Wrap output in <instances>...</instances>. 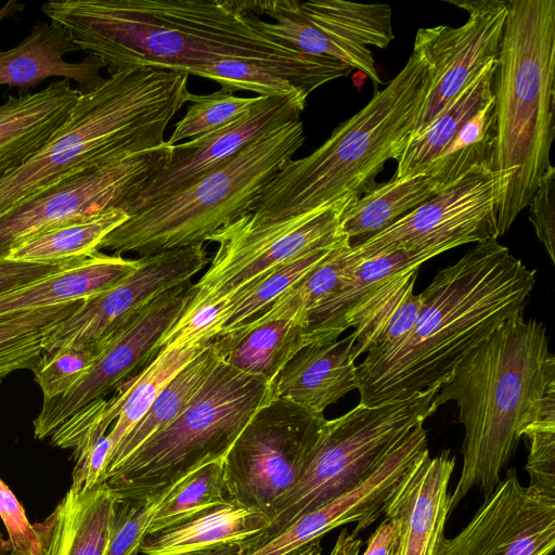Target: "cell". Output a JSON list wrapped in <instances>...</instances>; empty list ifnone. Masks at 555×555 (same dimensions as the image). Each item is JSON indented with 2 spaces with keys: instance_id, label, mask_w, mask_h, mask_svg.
<instances>
[{
  "instance_id": "obj_34",
  "label": "cell",
  "mask_w": 555,
  "mask_h": 555,
  "mask_svg": "<svg viewBox=\"0 0 555 555\" xmlns=\"http://www.w3.org/2000/svg\"><path fill=\"white\" fill-rule=\"evenodd\" d=\"M220 357L214 340L194 357L160 391L145 415L108 456L105 476L124 462L151 436L169 425L183 410Z\"/></svg>"
},
{
  "instance_id": "obj_20",
  "label": "cell",
  "mask_w": 555,
  "mask_h": 555,
  "mask_svg": "<svg viewBox=\"0 0 555 555\" xmlns=\"http://www.w3.org/2000/svg\"><path fill=\"white\" fill-rule=\"evenodd\" d=\"M447 251L442 247L397 250L361 260L343 285L305 320V344L337 340L370 318L421 264Z\"/></svg>"
},
{
  "instance_id": "obj_31",
  "label": "cell",
  "mask_w": 555,
  "mask_h": 555,
  "mask_svg": "<svg viewBox=\"0 0 555 555\" xmlns=\"http://www.w3.org/2000/svg\"><path fill=\"white\" fill-rule=\"evenodd\" d=\"M496 61L488 63L421 133L409 139L396 159L397 169L392 178L425 172L461 127L493 99Z\"/></svg>"
},
{
  "instance_id": "obj_30",
  "label": "cell",
  "mask_w": 555,
  "mask_h": 555,
  "mask_svg": "<svg viewBox=\"0 0 555 555\" xmlns=\"http://www.w3.org/2000/svg\"><path fill=\"white\" fill-rule=\"evenodd\" d=\"M138 266L139 258L98 250L64 270L0 295V317L86 299L116 284Z\"/></svg>"
},
{
  "instance_id": "obj_29",
  "label": "cell",
  "mask_w": 555,
  "mask_h": 555,
  "mask_svg": "<svg viewBox=\"0 0 555 555\" xmlns=\"http://www.w3.org/2000/svg\"><path fill=\"white\" fill-rule=\"evenodd\" d=\"M269 525L270 518L264 512L228 501L185 522L146 534L140 553L199 555L228 546H241Z\"/></svg>"
},
{
  "instance_id": "obj_13",
  "label": "cell",
  "mask_w": 555,
  "mask_h": 555,
  "mask_svg": "<svg viewBox=\"0 0 555 555\" xmlns=\"http://www.w3.org/2000/svg\"><path fill=\"white\" fill-rule=\"evenodd\" d=\"M193 295L190 282L176 286L142 308L124 323L96 351L94 360L81 378L65 395L43 400L34 421V436L46 439L72 415L104 399L143 370L159 352L158 341L178 321Z\"/></svg>"
},
{
  "instance_id": "obj_2",
  "label": "cell",
  "mask_w": 555,
  "mask_h": 555,
  "mask_svg": "<svg viewBox=\"0 0 555 555\" xmlns=\"http://www.w3.org/2000/svg\"><path fill=\"white\" fill-rule=\"evenodd\" d=\"M450 400L465 429L451 514L474 487L483 498L494 491L531 425L555 424V357L543 323L524 312L506 320L459 363L434 403Z\"/></svg>"
},
{
  "instance_id": "obj_12",
  "label": "cell",
  "mask_w": 555,
  "mask_h": 555,
  "mask_svg": "<svg viewBox=\"0 0 555 555\" xmlns=\"http://www.w3.org/2000/svg\"><path fill=\"white\" fill-rule=\"evenodd\" d=\"M496 207V176L477 167L385 230L351 244L350 256L361 261L397 250H449L498 238Z\"/></svg>"
},
{
  "instance_id": "obj_47",
  "label": "cell",
  "mask_w": 555,
  "mask_h": 555,
  "mask_svg": "<svg viewBox=\"0 0 555 555\" xmlns=\"http://www.w3.org/2000/svg\"><path fill=\"white\" fill-rule=\"evenodd\" d=\"M0 518L11 544L10 555H42L40 538L20 501L0 478Z\"/></svg>"
},
{
  "instance_id": "obj_17",
  "label": "cell",
  "mask_w": 555,
  "mask_h": 555,
  "mask_svg": "<svg viewBox=\"0 0 555 555\" xmlns=\"http://www.w3.org/2000/svg\"><path fill=\"white\" fill-rule=\"evenodd\" d=\"M554 547L555 496L522 486L509 468L440 555H551Z\"/></svg>"
},
{
  "instance_id": "obj_33",
  "label": "cell",
  "mask_w": 555,
  "mask_h": 555,
  "mask_svg": "<svg viewBox=\"0 0 555 555\" xmlns=\"http://www.w3.org/2000/svg\"><path fill=\"white\" fill-rule=\"evenodd\" d=\"M129 216L108 208L76 217L40 230L15 243L7 258L30 262H57L83 258L98 251L101 241Z\"/></svg>"
},
{
  "instance_id": "obj_45",
  "label": "cell",
  "mask_w": 555,
  "mask_h": 555,
  "mask_svg": "<svg viewBox=\"0 0 555 555\" xmlns=\"http://www.w3.org/2000/svg\"><path fill=\"white\" fill-rule=\"evenodd\" d=\"M151 501H118L103 555H137L146 535Z\"/></svg>"
},
{
  "instance_id": "obj_28",
  "label": "cell",
  "mask_w": 555,
  "mask_h": 555,
  "mask_svg": "<svg viewBox=\"0 0 555 555\" xmlns=\"http://www.w3.org/2000/svg\"><path fill=\"white\" fill-rule=\"evenodd\" d=\"M115 505L105 481L90 490L69 488L54 511L34 524L42 555H103Z\"/></svg>"
},
{
  "instance_id": "obj_3",
  "label": "cell",
  "mask_w": 555,
  "mask_h": 555,
  "mask_svg": "<svg viewBox=\"0 0 555 555\" xmlns=\"http://www.w3.org/2000/svg\"><path fill=\"white\" fill-rule=\"evenodd\" d=\"M42 12L108 73L130 66L188 73L222 59L294 57L232 0H63Z\"/></svg>"
},
{
  "instance_id": "obj_39",
  "label": "cell",
  "mask_w": 555,
  "mask_h": 555,
  "mask_svg": "<svg viewBox=\"0 0 555 555\" xmlns=\"http://www.w3.org/2000/svg\"><path fill=\"white\" fill-rule=\"evenodd\" d=\"M495 144L496 114L493 96L461 127L425 173L434 177L446 189L474 168L492 169Z\"/></svg>"
},
{
  "instance_id": "obj_35",
  "label": "cell",
  "mask_w": 555,
  "mask_h": 555,
  "mask_svg": "<svg viewBox=\"0 0 555 555\" xmlns=\"http://www.w3.org/2000/svg\"><path fill=\"white\" fill-rule=\"evenodd\" d=\"M150 501L146 534L175 527L227 503L223 461L201 467Z\"/></svg>"
},
{
  "instance_id": "obj_4",
  "label": "cell",
  "mask_w": 555,
  "mask_h": 555,
  "mask_svg": "<svg viewBox=\"0 0 555 555\" xmlns=\"http://www.w3.org/2000/svg\"><path fill=\"white\" fill-rule=\"evenodd\" d=\"M188 80L185 73L130 66L82 92L46 145L0 178V217L75 175L162 145L189 102Z\"/></svg>"
},
{
  "instance_id": "obj_19",
  "label": "cell",
  "mask_w": 555,
  "mask_h": 555,
  "mask_svg": "<svg viewBox=\"0 0 555 555\" xmlns=\"http://www.w3.org/2000/svg\"><path fill=\"white\" fill-rule=\"evenodd\" d=\"M455 462L450 450L431 457L426 449L388 496L383 516L395 527L393 555H440Z\"/></svg>"
},
{
  "instance_id": "obj_32",
  "label": "cell",
  "mask_w": 555,
  "mask_h": 555,
  "mask_svg": "<svg viewBox=\"0 0 555 555\" xmlns=\"http://www.w3.org/2000/svg\"><path fill=\"white\" fill-rule=\"evenodd\" d=\"M442 190L425 172L376 184L346 208L340 217V232L350 242L352 238L360 242L385 230Z\"/></svg>"
},
{
  "instance_id": "obj_23",
  "label": "cell",
  "mask_w": 555,
  "mask_h": 555,
  "mask_svg": "<svg viewBox=\"0 0 555 555\" xmlns=\"http://www.w3.org/2000/svg\"><path fill=\"white\" fill-rule=\"evenodd\" d=\"M351 69L335 59L301 53L285 59H222L195 66L186 74L214 80L231 92L247 90L262 96L301 92L308 96L328 81L347 76Z\"/></svg>"
},
{
  "instance_id": "obj_42",
  "label": "cell",
  "mask_w": 555,
  "mask_h": 555,
  "mask_svg": "<svg viewBox=\"0 0 555 555\" xmlns=\"http://www.w3.org/2000/svg\"><path fill=\"white\" fill-rule=\"evenodd\" d=\"M261 100L262 95L235 96L222 88L209 94L191 93L189 102L192 104L175 125L167 143L176 145L184 139L193 140L212 133L247 115Z\"/></svg>"
},
{
  "instance_id": "obj_52",
  "label": "cell",
  "mask_w": 555,
  "mask_h": 555,
  "mask_svg": "<svg viewBox=\"0 0 555 555\" xmlns=\"http://www.w3.org/2000/svg\"><path fill=\"white\" fill-rule=\"evenodd\" d=\"M363 541L353 532L341 529L328 555H359Z\"/></svg>"
},
{
  "instance_id": "obj_50",
  "label": "cell",
  "mask_w": 555,
  "mask_h": 555,
  "mask_svg": "<svg viewBox=\"0 0 555 555\" xmlns=\"http://www.w3.org/2000/svg\"><path fill=\"white\" fill-rule=\"evenodd\" d=\"M85 258L86 257L57 262H30L9 258L0 259V295L64 270Z\"/></svg>"
},
{
  "instance_id": "obj_16",
  "label": "cell",
  "mask_w": 555,
  "mask_h": 555,
  "mask_svg": "<svg viewBox=\"0 0 555 555\" xmlns=\"http://www.w3.org/2000/svg\"><path fill=\"white\" fill-rule=\"evenodd\" d=\"M468 13L459 26L420 28L413 50L429 69V87L410 137L421 133L491 61L499 56L507 15L505 0L449 1Z\"/></svg>"
},
{
  "instance_id": "obj_9",
  "label": "cell",
  "mask_w": 555,
  "mask_h": 555,
  "mask_svg": "<svg viewBox=\"0 0 555 555\" xmlns=\"http://www.w3.org/2000/svg\"><path fill=\"white\" fill-rule=\"evenodd\" d=\"M439 389L377 406L358 404L326 420L311 456L296 483L273 505L269 527L240 546L254 550L308 513L354 488L420 423L431 416Z\"/></svg>"
},
{
  "instance_id": "obj_21",
  "label": "cell",
  "mask_w": 555,
  "mask_h": 555,
  "mask_svg": "<svg viewBox=\"0 0 555 555\" xmlns=\"http://www.w3.org/2000/svg\"><path fill=\"white\" fill-rule=\"evenodd\" d=\"M220 360L271 385L306 346L300 305L292 287L242 326L214 339Z\"/></svg>"
},
{
  "instance_id": "obj_11",
  "label": "cell",
  "mask_w": 555,
  "mask_h": 555,
  "mask_svg": "<svg viewBox=\"0 0 555 555\" xmlns=\"http://www.w3.org/2000/svg\"><path fill=\"white\" fill-rule=\"evenodd\" d=\"M351 203L319 208L275 223L254 225L244 217L209 237L218 244L186 307L230 296L269 271L340 240V217Z\"/></svg>"
},
{
  "instance_id": "obj_6",
  "label": "cell",
  "mask_w": 555,
  "mask_h": 555,
  "mask_svg": "<svg viewBox=\"0 0 555 555\" xmlns=\"http://www.w3.org/2000/svg\"><path fill=\"white\" fill-rule=\"evenodd\" d=\"M496 233L504 235L552 166L555 0H508L494 75Z\"/></svg>"
},
{
  "instance_id": "obj_54",
  "label": "cell",
  "mask_w": 555,
  "mask_h": 555,
  "mask_svg": "<svg viewBox=\"0 0 555 555\" xmlns=\"http://www.w3.org/2000/svg\"><path fill=\"white\" fill-rule=\"evenodd\" d=\"M238 545H233L217 551H209L199 555H236L238 553Z\"/></svg>"
},
{
  "instance_id": "obj_36",
  "label": "cell",
  "mask_w": 555,
  "mask_h": 555,
  "mask_svg": "<svg viewBox=\"0 0 555 555\" xmlns=\"http://www.w3.org/2000/svg\"><path fill=\"white\" fill-rule=\"evenodd\" d=\"M208 345L163 348L141 372L120 385L119 414L108 431L111 453L141 421L169 382Z\"/></svg>"
},
{
  "instance_id": "obj_55",
  "label": "cell",
  "mask_w": 555,
  "mask_h": 555,
  "mask_svg": "<svg viewBox=\"0 0 555 555\" xmlns=\"http://www.w3.org/2000/svg\"><path fill=\"white\" fill-rule=\"evenodd\" d=\"M11 550L10 541L0 532V555H10Z\"/></svg>"
},
{
  "instance_id": "obj_49",
  "label": "cell",
  "mask_w": 555,
  "mask_h": 555,
  "mask_svg": "<svg viewBox=\"0 0 555 555\" xmlns=\"http://www.w3.org/2000/svg\"><path fill=\"white\" fill-rule=\"evenodd\" d=\"M112 442L108 433L99 437L94 443L78 454L73 470L70 488L90 490L104 482V474Z\"/></svg>"
},
{
  "instance_id": "obj_40",
  "label": "cell",
  "mask_w": 555,
  "mask_h": 555,
  "mask_svg": "<svg viewBox=\"0 0 555 555\" xmlns=\"http://www.w3.org/2000/svg\"><path fill=\"white\" fill-rule=\"evenodd\" d=\"M344 237L346 236L276 267L258 281L230 295L234 297L235 305L220 335L242 326L266 311L287 289L321 263Z\"/></svg>"
},
{
  "instance_id": "obj_18",
  "label": "cell",
  "mask_w": 555,
  "mask_h": 555,
  "mask_svg": "<svg viewBox=\"0 0 555 555\" xmlns=\"http://www.w3.org/2000/svg\"><path fill=\"white\" fill-rule=\"evenodd\" d=\"M307 98L301 92L262 96L247 115L235 122L173 145L167 164L120 209L132 216L255 140L300 120Z\"/></svg>"
},
{
  "instance_id": "obj_7",
  "label": "cell",
  "mask_w": 555,
  "mask_h": 555,
  "mask_svg": "<svg viewBox=\"0 0 555 555\" xmlns=\"http://www.w3.org/2000/svg\"><path fill=\"white\" fill-rule=\"evenodd\" d=\"M305 142L300 120L272 131L154 201L107 234L98 250L143 256L204 244L249 214Z\"/></svg>"
},
{
  "instance_id": "obj_48",
  "label": "cell",
  "mask_w": 555,
  "mask_h": 555,
  "mask_svg": "<svg viewBox=\"0 0 555 555\" xmlns=\"http://www.w3.org/2000/svg\"><path fill=\"white\" fill-rule=\"evenodd\" d=\"M555 167L552 165L542 176L529 203V220L538 240L555 263Z\"/></svg>"
},
{
  "instance_id": "obj_24",
  "label": "cell",
  "mask_w": 555,
  "mask_h": 555,
  "mask_svg": "<svg viewBox=\"0 0 555 555\" xmlns=\"http://www.w3.org/2000/svg\"><path fill=\"white\" fill-rule=\"evenodd\" d=\"M81 91L69 80L10 95L0 105V178L30 159L67 120Z\"/></svg>"
},
{
  "instance_id": "obj_51",
  "label": "cell",
  "mask_w": 555,
  "mask_h": 555,
  "mask_svg": "<svg viewBox=\"0 0 555 555\" xmlns=\"http://www.w3.org/2000/svg\"><path fill=\"white\" fill-rule=\"evenodd\" d=\"M395 546V527L385 518L367 539L363 555H393Z\"/></svg>"
},
{
  "instance_id": "obj_25",
  "label": "cell",
  "mask_w": 555,
  "mask_h": 555,
  "mask_svg": "<svg viewBox=\"0 0 555 555\" xmlns=\"http://www.w3.org/2000/svg\"><path fill=\"white\" fill-rule=\"evenodd\" d=\"M354 335L305 346L272 383L273 396L317 413L358 388Z\"/></svg>"
},
{
  "instance_id": "obj_26",
  "label": "cell",
  "mask_w": 555,
  "mask_h": 555,
  "mask_svg": "<svg viewBox=\"0 0 555 555\" xmlns=\"http://www.w3.org/2000/svg\"><path fill=\"white\" fill-rule=\"evenodd\" d=\"M392 487L389 476L376 469L354 488L302 514L260 546L236 555H288L328 531L351 522H357L353 533L358 534L383 516Z\"/></svg>"
},
{
  "instance_id": "obj_14",
  "label": "cell",
  "mask_w": 555,
  "mask_h": 555,
  "mask_svg": "<svg viewBox=\"0 0 555 555\" xmlns=\"http://www.w3.org/2000/svg\"><path fill=\"white\" fill-rule=\"evenodd\" d=\"M173 145L139 152L75 175L0 217V259L18 241L56 223L121 208L168 162Z\"/></svg>"
},
{
  "instance_id": "obj_41",
  "label": "cell",
  "mask_w": 555,
  "mask_h": 555,
  "mask_svg": "<svg viewBox=\"0 0 555 555\" xmlns=\"http://www.w3.org/2000/svg\"><path fill=\"white\" fill-rule=\"evenodd\" d=\"M418 270L413 271L388 299L352 332V354L357 360L362 353L386 347L404 338L418 318L422 299L414 294Z\"/></svg>"
},
{
  "instance_id": "obj_44",
  "label": "cell",
  "mask_w": 555,
  "mask_h": 555,
  "mask_svg": "<svg viewBox=\"0 0 555 555\" xmlns=\"http://www.w3.org/2000/svg\"><path fill=\"white\" fill-rule=\"evenodd\" d=\"M95 353L82 348H61L43 351L33 369L43 400L65 395L85 376Z\"/></svg>"
},
{
  "instance_id": "obj_43",
  "label": "cell",
  "mask_w": 555,
  "mask_h": 555,
  "mask_svg": "<svg viewBox=\"0 0 555 555\" xmlns=\"http://www.w3.org/2000/svg\"><path fill=\"white\" fill-rule=\"evenodd\" d=\"M234 305L235 299L232 296H224L185 307L182 315L158 341L159 350L210 344L220 335Z\"/></svg>"
},
{
  "instance_id": "obj_10",
  "label": "cell",
  "mask_w": 555,
  "mask_h": 555,
  "mask_svg": "<svg viewBox=\"0 0 555 555\" xmlns=\"http://www.w3.org/2000/svg\"><path fill=\"white\" fill-rule=\"evenodd\" d=\"M326 418L282 398L263 404L223 460L229 501L269 518L274 503L298 480Z\"/></svg>"
},
{
  "instance_id": "obj_5",
  "label": "cell",
  "mask_w": 555,
  "mask_h": 555,
  "mask_svg": "<svg viewBox=\"0 0 555 555\" xmlns=\"http://www.w3.org/2000/svg\"><path fill=\"white\" fill-rule=\"evenodd\" d=\"M429 87L428 64L413 50L403 68L306 157L291 159L244 219L275 223L319 208L352 203L408 143Z\"/></svg>"
},
{
  "instance_id": "obj_46",
  "label": "cell",
  "mask_w": 555,
  "mask_h": 555,
  "mask_svg": "<svg viewBox=\"0 0 555 555\" xmlns=\"http://www.w3.org/2000/svg\"><path fill=\"white\" fill-rule=\"evenodd\" d=\"M524 437L530 441L526 464L529 486L555 496V426L532 425Z\"/></svg>"
},
{
  "instance_id": "obj_22",
  "label": "cell",
  "mask_w": 555,
  "mask_h": 555,
  "mask_svg": "<svg viewBox=\"0 0 555 555\" xmlns=\"http://www.w3.org/2000/svg\"><path fill=\"white\" fill-rule=\"evenodd\" d=\"M24 8L14 0L0 4V23ZM78 50L65 28L38 22L16 47L0 51V85L17 87L26 93L47 78L62 77L76 81L81 92H89L103 83L100 69L106 66L90 54L79 62L64 60L65 54Z\"/></svg>"
},
{
  "instance_id": "obj_53",
  "label": "cell",
  "mask_w": 555,
  "mask_h": 555,
  "mask_svg": "<svg viewBox=\"0 0 555 555\" xmlns=\"http://www.w3.org/2000/svg\"><path fill=\"white\" fill-rule=\"evenodd\" d=\"M322 552L321 539H318L288 555H322Z\"/></svg>"
},
{
  "instance_id": "obj_37",
  "label": "cell",
  "mask_w": 555,
  "mask_h": 555,
  "mask_svg": "<svg viewBox=\"0 0 555 555\" xmlns=\"http://www.w3.org/2000/svg\"><path fill=\"white\" fill-rule=\"evenodd\" d=\"M82 300L0 317V383L14 371H33L43 352L46 337Z\"/></svg>"
},
{
  "instance_id": "obj_15",
  "label": "cell",
  "mask_w": 555,
  "mask_h": 555,
  "mask_svg": "<svg viewBox=\"0 0 555 555\" xmlns=\"http://www.w3.org/2000/svg\"><path fill=\"white\" fill-rule=\"evenodd\" d=\"M208 262L204 244L140 257L129 275L83 299L46 337L43 351L82 348L96 353L131 317L163 293L190 282Z\"/></svg>"
},
{
  "instance_id": "obj_1",
  "label": "cell",
  "mask_w": 555,
  "mask_h": 555,
  "mask_svg": "<svg viewBox=\"0 0 555 555\" xmlns=\"http://www.w3.org/2000/svg\"><path fill=\"white\" fill-rule=\"evenodd\" d=\"M535 273L498 238L477 243L441 269L420 294L412 331L369 351L357 365L360 404L377 406L439 389L474 348L524 312Z\"/></svg>"
},
{
  "instance_id": "obj_38",
  "label": "cell",
  "mask_w": 555,
  "mask_h": 555,
  "mask_svg": "<svg viewBox=\"0 0 555 555\" xmlns=\"http://www.w3.org/2000/svg\"><path fill=\"white\" fill-rule=\"evenodd\" d=\"M306 16L321 29L361 47H388L393 39L388 4L344 0L301 2Z\"/></svg>"
},
{
  "instance_id": "obj_8",
  "label": "cell",
  "mask_w": 555,
  "mask_h": 555,
  "mask_svg": "<svg viewBox=\"0 0 555 555\" xmlns=\"http://www.w3.org/2000/svg\"><path fill=\"white\" fill-rule=\"evenodd\" d=\"M273 396L263 377L219 360L179 415L108 472L118 501L145 502L201 467L223 461L255 415Z\"/></svg>"
},
{
  "instance_id": "obj_27",
  "label": "cell",
  "mask_w": 555,
  "mask_h": 555,
  "mask_svg": "<svg viewBox=\"0 0 555 555\" xmlns=\"http://www.w3.org/2000/svg\"><path fill=\"white\" fill-rule=\"evenodd\" d=\"M237 2L254 28L283 46L309 55L335 59L364 73L375 88L382 83L371 50L321 29L306 16L301 1Z\"/></svg>"
}]
</instances>
